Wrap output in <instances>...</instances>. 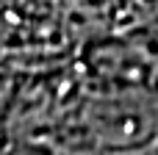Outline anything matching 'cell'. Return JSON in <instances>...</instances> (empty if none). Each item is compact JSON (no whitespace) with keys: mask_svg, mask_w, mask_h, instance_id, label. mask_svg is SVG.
<instances>
[{"mask_svg":"<svg viewBox=\"0 0 158 155\" xmlns=\"http://www.w3.org/2000/svg\"><path fill=\"white\" fill-rule=\"evenodd\" d=\"M72 128L94 147L114 153L144 150L158 139V94L139 83H114L72 111Z\"/></svg>","mask_w":158,"mask_h":155,"instance_id":"6da1fadb","label":"cell"},{"mask_svg":"<svg viewBox=\"0 0 158 155\" xmlns=\"http://www.w3.org/2000/svg\"><path fill=\"white\" fill-rule=\"evenodd\" d=\"M0 155H50L47 150H39V147H33V144H14V147H8V150H3Z\"/></svg>","mask_w":158,"mask_h":155,"instance_id":"7a4b0ae2","label":"cell"}]
</instances>
